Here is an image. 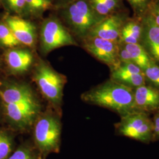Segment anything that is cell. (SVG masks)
<instances>
[{"label": "cell", "mask_w": 159, "mask_h": 159, "mask_svg": "<svg viewBox=\"0 0 159 159\" xmlns=\"http://www.w3.org/2000/svg\"><path fill=\"white\" fill-rule=\"evenodd\" d=\"M81 99L87 103L109 109L120 117L135 111L133 90L110 79L84 93Z\"/></svg>", "instance_id": "6da1fadb"}, {"label": "cell", "mask_w": 159, "mask_h": 159, "mask_svg": "<svg viewBox=\"0 0 159 159\" xmlns=\"http://www.w3.org/2000/svg\"><path fill=\"white\" fill-rule=\"evenodd\" d=\"M21 44L31 49L36 46L38 32L36 25L30 20L7 13L2 20Z\"/></svg>", "instance_id": "9c48e42d"}, {"label": "cell", "mask_w": 159, "mask_h": 159, "mask_svg": "<svg viewBox=\"0 0 159 159\" xmlns=\"http://www.w3.org/2000/svg\"><path fill=\"white\" fill-rule=\"evenodd\" d=\"M6 64L12 74L21 75L29 71L34 63L31 48L21 46L7 49L4 54Z\"/></svg>", "instance_id": "4fadbf2b"}, {"label": "cell", "mask_w": 159, "mask_h": 159, "mask_svg": "<svg viewBox=\"0 0 159 159\" xmlns=\"http://www.w3.org/2000/svg\"><path fill=\"white\" fill-rule=\"evenodd\" d=\"M7 159H35L32 152L26 147H20Z\"/></svg>", "instance_id": "cb8c5ba5"}, {"label": "cell", "mask_w": 159, "mask_h": 159, "mask_svg": "<svg viewBox=\"0 0 159 159\" xmlns=\"http://www.w3.org/2000/svg\"><path fill=\"white\" fill-rule=\"evenodd\" d=\"M56 11L71 34L81 40L104 18L94 11L89 0H73Z\"/></svg>", "instance_id": "7a4b0ae2"}, {"label": "cell", "mask_w": 159, "mask_h": 159, "mask_svg": "<svg viewBox=\"0 0 159 159\" xmlns=\"http://www.w3.org/2000/svg\"><path fill=\"white\" fill-rule=\"evenodd\" d=\"M135 111L154 113L159 110V90L148 83L133 90Z\"/></svg>", "instance_id": "5bb4252c"}, {"label": "cell", "mask_w": 159, "mask_h": 159, "mask_svg": "<svg viewBox=\"0 0 159 159\" xmlns=\"http://www.w3.org/2000/svg\"><path fill=\"white\" fill-rule=\"evenodd\" d=\"M142 21L143 30L140 44L150 57L159 64V26L148 11Z\"/></svg>", "instance_id": "8fae6325"}, {"label": "cell", "mask_w": 159, "mask_h": 159, "mask_svg": "<svg viewBox=\"0 0 159 159\" xmlns=\"http://www.w3.org/2000/svg\"><path fill=\"white\" fill-rule=\"evenodd\" d=\"M124 46L129 52L133 63L144 71L152 60L148 52L140 44H127Z\"/></svg>", "instance_id": "ac0fdd59"}, {"label": "cell", "mask_w": 159, "mask_h": 159, "mask_svg": "<svg viewBox=\"0 0 159 159\" xmlns=\"http://www.w3.org/2000/svg\"><path fill=\"white\" fill-rule=\"evenodd\" d=\"M89 2L94 11L104 18L127 10L123 0H89Z\"/></svg>", "instance_id": "2e32d148"}, {"label": "cell", "mask_w": 159, "mask_h": 159, "mask_svg": "<svg viewBox=\"0 0 159 159\" xmlns=\"http://www.w3.org/2000/svg\"><path fill=\"white\" fill-rule=\"evenodd\" d=\"M33 78L46 100L54 107H60L66 77L53 69L48 63L40 60L34 68Z\"/></svg>", "instance_id": "3957f363"}, {"label": "cell", "mask_w": 159, "mask_h": 159, "mask_svg": "<svg viewBox=\"0 0 159 159\" xmlns=\"http://www.w3.org/2000/svg\"><path fill=\"white\" fill-rule=\"evenodd\" d=\"M1 1H2V0H0V7L2 6V5H1Z\"/></svg>", "instance_id": "f546056e"}, {"label": "cell", "mask_w": 159, "mask_h": 159, "mask_svg": "<svg viewBox=\"0 0 159 159\" xmlns=\"http://www.w3.org/2000/svg\"><path fill=\"white\" fill-rule=\"evenodd\" d=\"M115 130L121 136L146 144L153 142V125L148 114L133 111L120 117L115 124Z\"/></svg>", "instance_id": "8992f818"}, {"label": "cell", "mask_w": 159, "mask_h": 159, "mask_svg": "<svg viewBox=\"0 0 159 159\" xmlns=\"http://www.w3.org/2000/svg\"><path fill=\"white\" fill-rule=\"evenodd\" d=\"M130 4L133 12V17L139 19L148 12L153 0H126Z\"/></svg>", "instance_id": "7402d4cb"}, {"label": "cell", "mask_w": 159, "mask_h": 159, "mask_svg": "<svg viewBox=\"0 0 159 159\" xmlns=\"http://www.w3.org/2000/svg\"><path fill=\"white\" fill-rule=\"evenodd\" d=\"M22 46L3 20L0 21V46L7 49Z\"/></svg>", "instance_id": "d6986e66"}, {"label": "cell", "mask_w": 159, "mask_h": 159, "mask_svg": "<svg viewBox=\"0 0 159 159\" xmlns=\"http://www.w3.org/2000/svg\"><path fill=\"white\" fill-rule=\"evenodd\" d=\"M146 83L159 90V64L152 60L143 71Z\"/></svg>", "instance_id": "44dd1931"}, {"label": "cell", "mask_w": 159, "mask_h": 159, "mask_svg": "<svg viewBox=\"0 0 159 159\" xmlns=\"http://www.w3.org/2000/svg\"><path fill=\"white\" fill-rule=\"evenodd\" d=\"M25 2L26 0H2L1 5L7 13L24 18Z\"/></svg>", "instance_id": "ffe728a7"}, {"label": "cell", "mask_w": 159, "mask_h": 159, "mask_svg": "<svg viewBox=\"0 0 159 159\" xmlns=\"http://www.w3.org/2000/svg\"><path fill=\"white\" fill-rule=\"evenodd\" d=\"M12 148L11 139L6 133L0 131V159L8 158Z\"/></svg>", "instance_id": "603a6c76"}, {"label": "cell", "mask_w": 159, "mask_h": 159, "mask_svg": "<svg viewBox=\"0 0 159 159\" xmlns=\"http://www.w3.org/2000/svg\"><path fill=\"white\" fill-rule=\"evenodd\" d=\"M82 47L97 60L107 65L110 70L120 63L118 42L97 37H87L82 40Z\"/></svg>", "instance_id": "ba28073f"}, {"label": "cell", "mask_w": 159, "mask_h": 159, "mask_svg": "<svg viewBox=\"0 0 159 159\" xmlns=\"http://www.w3.org/2000/svg\"><path fill=\"white\" fill-rule=\"evenodd\" d=\"M153 125V142L159 140V110L154 113L152 119Z\"/></svg>", "instance_id": "4316f807"}, {"label": "cell", "mask_w": 159, "mask_h": 159, "mask_svg": "<svg viewBox=\"0 0 159 159\" xmlns=\"http://www.w3.org/2000/svg\"><path fill=\"white\" fill-rule=\"evenodd\" d=\"M110 71V79L133 90L146 84L143 71L134 63H120Z\"/></svg>", "instance_id": "7c38bea8"}, {"label": "cell", "mask_w": 159, "mask_h": 159, "mask_svg": "<svg viewBox=\"0 0 159 159\" xmlns=\"http://www.w3.org/2000/svg\"><path fill=\"white\" fill-rule=\"evenodd\" d=\"M148 11L151 14L156 23L159 26V0H153L152 2Z\"/></svg>", "instance_id": "484cf974"}, {"label": "cell", "mask_w": 159, "mask_h": 159, "mask_svg": "<svg viewBox=\"0 0 159 159\" xmlns=\"http://www.w3.org/2000/svg\"><path fill=\"white\" fill-rule=\"evenodd\" d=\"M119 58L120 63H133L129 52L125 48L124 44L119 43Z\"/></svg>", "instance_id": "d4e9b609"}, {"label": "cell", "mask_w": 159, "mask_h": 159, "mask_svg": "<svg viewBox=\"0 0 159 159\" xmlns=\"http://www.w3.org/2000/svg\"><path fill=\"white\" fill-rule=\"evenodd\" d=\"M6 117L16 128L24 130L33 125L40 114L41 104L35 96L11 103H2Z\"/></svg>", "instance_id": "52a82bcc"}, {"label": "cell", "mask_w": 159, "mask_h": 159, "mask_svg": "<svg viewBox=\"0 0 159 159\" xmlns=\"http://www.w3.org/2000/svg\"><path fill=\"white\" fill-rule=\"evenodd\" d=\"M72 1L73 0H53L54 10H56L57 9L67 4Z\"/></svg>", "instance_id": "83f0119b"}, {"label": "cell", "mask_w": 159, "mask_h": 159, "mask_svg": "<svg viewBox=\"0 0 159 159\" xmlns=\"http://www.w3.org/2000/svg\"><path fill=\"white\" fill-rule=\"evenodd\" d=\"M53 9V0H26L24 18L31 20L39 19L47 10Z\"/></svg>", "instance_id": "e0dca14e"}, {"label": "cell", "mask_w": 159, "mask_h": 159, "mask_svg": "<svg viewBox=\"0 0 159 159\" xmlns=\"http://www.w3.org/2000/svg\"><path fill=\"white\" fill-rule=\"evenodd\" d=\"M38 159H42V157H41V156H40L39 157H38Z\"/></svg>", "instance_id": "f1b7e54d"}, {"label": "cell", "mask_w": 159, "mask_h": 159, "mask_svg": "<svg viewBox=\"0 0 159 159\" xmlns=\"http://www.w3.org/2000/svg\"><path fill=\"white\" fill-rule=\"evenodd\" d=\"M129 17L127 9L105 17L91 29L87 37H97L119 42L123 25Z\"/></svg>", "instance_id": "30bf717a"}, {"label": "cell", "mask_w": 159, "mask_h": 159, "mask_svg": "<svg viewBox=\"0 0 159 159\" xmlns=\"http://www.w3.org/2000/svg\"><path fill=\"white\" fill-rule=\"evenodd\" d=\"M77 45L73 34L59 17L50 16L43 20L40 30V46L44 55L58 48Z\"/></svg>", "instance_id": "277c9868"}, {"label": "cell", "mask_w": 159, "mask_h": 159, "mask_svg": "<svg viewBox=\"0 0 159 159\" xmlns=\"http://www.w3.org/2000/svg\"><path fill=\"white\" fill-rule=\"evenodd\" d=\"M142 30V19L129 17L123 25L118 43L123 44H140Z\"/></svg>", "instance_id": "9a60e30c"}, {"label": "cell", "mask_w": 159, "mask_h": 159, "mask_svg": "<svg viewBox=\"0 0 159 159\" xmlns=\"http://www.w3.org/2000/svg\"><path fill=\"white\" fill-rule=\"evenodd\" d=\"M34 125V140L40 152L44 154L58 152L61 137L59 119L48 111L39 115Z\"/></svg>", "instance_id": "5b68a950"}]
</instances>
